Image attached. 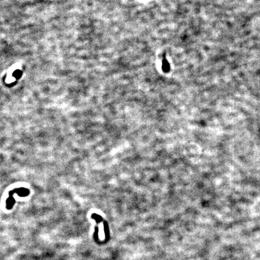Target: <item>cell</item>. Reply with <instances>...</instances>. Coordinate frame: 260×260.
<instances>
[{"label": "cell", "mask_w": 260, "mask_h": 260, "mask_svg": "<svg viewBox=\"0 0 260 260\" xmlns=\"http://www.w3.org/2000/svg\"><path fill=\"white\" fill-rule=\"evenodd\" d=\"M162 69H163V71L164 72H169L170 71V65L166 58H163V60Z\"/></svg>", "instance_id": "obj_1"}]
</instances>
